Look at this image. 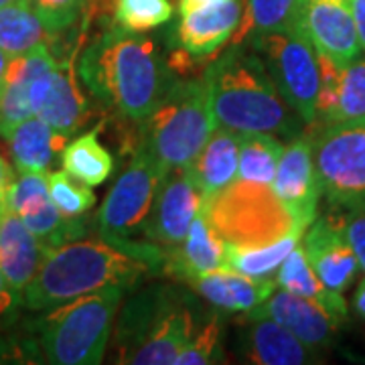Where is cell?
<instances>
[{
    "instance_id": "6da1fadb",
    "label": "cell",
    "mask_w": 365,
    "mask_h": 365,
    "mask_svg": "<svg viewBox=\"0 0 365 365\" xmlns=\"http://www.w3.org/2000/svg\"><path fill=\"white\" fill-rule=\"evenodd\" d=\"M165 248L132 240H73L49 248L23 290L29 311L45 313L69 300L110 287L130 290L148 274L163 272Z\"/></svg>"
},
{
    "instance_id": "7a4b0ae2",
    "label": "cell",
    "mask_w": 365,
    "mask_h": 365,
    "mask_svg": "<svg viewBox=\"0 0 365 365\" xmlns=\"http://www.w3.org/2000/svg\"><path fill=\"white\" fill-rule=\"evenodd\" d=\"M76 71L100 104L132 122L148 116L175 81L157 41L120 26L91 41Z\"/></svg>"
},
{
    "instance_id": "3957f363",
    "label": "cell",
    "mask_w": 365,
    "mask_h": 365,
    "mask_svg": "<svg viewBox=\"0 0 365 365\" xmlns=\"http://www.w3.org/2000/svg\"><path fill=\"white\" fill-rule=\"evenodd\" d=\"M217 126L237 134L268 132L297 136L302 118L276 90L260 55L250 45L234 43L205 69Z\"/></svg>"
},
{
    "instance_id": "277c9868",
    "label": "cell",
    "mask_w": 365,
    "mask_h": 365,
    "mask_svg": "<svg viewBox=\"0 0 365 365\" xmlns=\"http://www.w3.org/2000/svg\"><path fill=\"white\" fill-rule=\"evenodd\" d=\"M124 292L110 287L45 311L31 325L35 337L25 341L21 355L55 365L102 364Z\"/></svg>"
},
{
    "instance_id": "5b68a950",
    "label": "cell",
    "mask_w": 365,
    "mask_h": 365,
    "mask_svg": "<svg viewBox=\"0 0 365 365\" xmlns=\"http://www.w3.org/2000/svg\"><path fill=\"white\" fill-rule=\"evenodd\" d=\"M140 124V148L167 170L189 167L217 126L207 73L203 71L195 79H175Z\"/></svg>"
},
{
    "instance_id": "8992f818",
    "label": "cell",
    "mask_w": 365,
    "mask_h": 365,
    "mask_svg": "<svg viewBox=\"0 0 365 365\" xmlns=\"http://www.w3.org/2000/svg\"><path fill=\"white\" fill-rule=\"evenodd\" d=\"M203 215L232 248H258L304 232L297 225L272 185L240 181L211 197H203Z\"/></svg>"
},
{
    "instance_id": "52a82bcc",
    "label": "cell",
    "mask_w": 365,
    "mask_h": 365,
    "mask_svg": "<svg viewBox=\"0 0 365 365\" xmlns=\"http://www.w3.org/2000/svg\"><path fill=\"white\" fill-rule=\"evenodd\" d=\"M260 55L276 90L304 124L317 122V96L321 88L319 53L299 26L248 37Z\"/></svg>"
},
{
    "instance_id": "ba28073f",
    "label": "cell",
    "mask_w": 365,
    "mask_h": 365,
    "mask_svg": "<svg viewBox=\"0 0 365 365\" xmlns=\"http://www.w3.org/2000/svg\"><path fill=\"white\" fill-rule=\"evenodd\" d=\"M321 193L341 209H365V118L327 124L313 140Z\"/></svg>"
},
{
    "instance_id": "9c48e42d",
    "label": "cell",
    "mask_w": 365,
    "mask_h": 365,
    "mask_svg": "<svg viewBox=\"0 0 365 365\" xmlns=\"http://www.w3.org/2000/svg\"><path fill=\"white\" fill-rule=\"evenodd\" d=\"M169 170L138 146L98 211V232L106 240H130L143 232L158 189Z\"/></svg>"
},
{
    "instance_id": "30bf717a",
    "label": "cell",
    "mask_w": 365,
    "mask_h": 365,
    "mask_svg": "<svg viewBox=\"0 0 365 365\" xmlns=\"http://www.w3.org/2000/svg\"><path fill=\"white\" fill-rule=\"evenodd\" d=\"M9 209L47 248H57L86 234L83 217L69 220L53 205L47 189V173H19L11 187Z\"/></svg>"
},
{
    "instance_id": "8fae6325",
    "label": "cell",
    "mask_w": 365,
    "mask_h": 365,
    "mask_svg": "<svg viewBox=\"0 0 365 365\" xmlns=\"http://www.w3.org/2000/svg\"><path fill=\"white\" fill-rule=\"evenodd\" d=\"M201 207L203 193L193 181L189 167L170 169L163 179L143 234L160 248H175L185 240Z\"/></svg>"
},
{
    "instance_id": "7c38bea8",
    "label": "cell",
    "mask_w": 365,
    "mask_h": 365,
    "mask_svg": "<svg viewBox=\"0 0 365 365\" xmlns=\"http://www.w3.org/2000/svg\"><path fill=\"white\" fill-rule=\"evenodd\" d=\"M297 26L319 55L341 67L361 55L351 0H300Z\"/></svg>"
},
{
    "instance_id": "4fadbf2b",
    "label": "cell",
    "mask_w": 365,
    "mask_h": 365,
    "mask_svg": "<svg viewBox=\"0 0 365 365\" xmlns=\"http://www.w3.org/2000/svg\"><path fill=\"white\" fill-rule=\"evenodd\" d=\"M272 191L287 205L299 227L307 230L314 222L321 185L314 169L313 138L297 134L287 146H282Z\"/></svg>"
},
{
    "instance_id": "5bb4252c",
    "label": "cell",
    "mask_w": 365,
    "mask_h": 365,
    "mask_svg": "<svg viewBox=\"0 0 365 365\" xmlns=\"http://www.w3.org/2000/svg\"><path fill=\"white\" fill-rule=\"evenodd\" d=\"M29 100L33 114L66 138L73 136L88 116V104L79 90L78 71L71 59L33 79Z\"/></svg>"
},
{
    "instance_id": "9a60e30c",
    "label": "cell",
    "mask_w": 365,
    "mask_h": 365,
    "mask_svg": "<svg viewBox=\"0 0 365 365\" xmlns=\"http://www.w3.org/2000/svg\"><path fill=\"white\" fill-rule=\"evenodd\" d=\"M262 317L274 319L276 323L287 327L294 337H299L307 347L314 351L325 349L333 343L343 321V317L327 309L325 304L307 297L292 294L282 288L274 290L262 304L246 313V319H262Z\"/></svg>"
},
{
    "instance_id": "2e32d148",
    "label": "cell",
    "mask_w": 365,
    "mask_h": 365,
    "mask_svg": "<svg viewBox=\"0 0 365 365\" xmlns=\"http://www.w3.org/2000/svg\"><path fill=\"white\" fill-rule=\"evenodd\" d=\"M302 250L313 266L314 274L331 292L343 294L351 287L359 264L343 234V215H323L302 234Z\"/></svg>"
},
{
    "instance_id": "e0dca14e",
    "label": "cell",
    "mask_w": 365,
    "mask_h": 365,
    "mask_svg": "<svg viewBox=\"0 0 365 365\" xmlns=\"http://www.w3.org/2000/svg\"><path fill=\"white\" fill-rule=\"evenodd\" d=\"M185 297L179 294L175 288L148 287L138 290L132 297L118 319L116 325V355L118 364H124V359L130 355L143 341H146L163 321L170 314V311L182 302Z\"/></svg>"
},
{
    "instance_id": "ac0fdd59",
    "label": "cell",
    "mask_w": 365,
    "mask_h": 365,
    "mask_svg": "<svg viewBox=\"0 0 365 365\" xmlns=\"http://www.w3.org/2000/svg\"><path fill=\"white\" fill-rule=\"evenodd\" d=\"M244 19V0H223L191 13L181 14L177 43L193 57H207L232 39Z\"/></svg>"
},
{
    "instance_id": "d6986e66",
    "label": "cell",
    "mask_w": 365,
    "mask_h": 365,
    "mask_svg": "<svg viewBox=\"0 0 365 365\" xmlns=\"http://www.w3.org/2000/svg\"><path fill=\"white\" fill-rule=\"evenodd\" d=\"M237 337V353L244 361L256 365H304L319 361L311 347L294 337L287 327L274 319H246Z\"/></svg>"
},
{
    "instance_id": "ffe728a7",
    "label": "cell",
    "mask_w": 365,
    "mask_h": 365,
    "mask_svg": "<svg viewBox=\"0 0 365 365\" xmlns=\"http://www.w3.org/2000/svg\"><path fill=\"white\" fill-rule=\"evenodd\" d=\"M225 254L227 244L213 230L203 211H199L181 244L165 248L163 274L189 284L201 274L225 268Z\"/></svg>"
},
{
    "instance_id": "44dd1931",
    "label": "cell",
    "mask_w": 365,
    "mask_h": 365,
    "mask_svg": "<svg viewBox=\"0 0 365 365\" xmlns=\"http://www.w3.org/2000/svg\"><path fill=\"white\" fill-rule=\"evenodd\" d=\"M55 66H57V57L49 49V43H43L26 55L11 59L6 83L0 96V138L2 140H6L11 132L23 120L35 116L31 108V100H29V88L33 79H37Z\"/></svg>"
},
{
    "instance_id": "7402d4cb",
    "label": "cell",
    "mask_w": 365,
    "mask_h": 365,
    "mask_svg": "<svg viewBox=\"0 0 365 365\" xmlns=\"http://www.w3.org/2000/svg\"><path fill=\"white\" fill-rule=\"evenodd\" d=\"M201 299L223 313H248L278 288L276 278H252L232 268L201 274L189 282Z\"/></svg>"
},
{
    "instance_id": "603a6c76",
    "label": "cell",
    "mask_w": 365,
    "mask_h": 365,
    "mask_svg": "<svg viewBox=\"0 0 365 365\" xmlns=\"http://www.w3.org/2000/svg\"><path fill=\"white\" fill-rule=\"evenodd\" d=\"M47 250L11 209L0 217V272L21 297L35 278Z\"/></svg>"
},
{
    "instance_id": "cb8c5ba5",
    "label": "cell",
    "mask_w": 365,
    "mask_h": 365,
    "mask_svg": "<svg viewBox=\"0 0 365 365\" xmlns=\"http://www.w3.org/2000/svg\"><path fill=\"white\" fill-rule=\"evenodd\" d=\"M240 163V134L215 126L201 153L189 165V173L203 197L223 191L237 179Z\"/></svg>"
},
{
    "instance_id": "d4e9b609",
    "label": "cell",
    "mask_w": 365,
    "mask_h": 365,
    "mask_svg": "<svg viewBox=\"0 0 365 365\" xmlns=\"http://www.w3.org/2000/svg\"><path fill=\"white\" fill-rule=\"evenodd\" d=\"M197 331L195 314L187 307V299L179 302L170 314L163 321L157 331L143 341L134 351L124 359V364L134 365H167L175 364L177 355L185 349Z\"/></svg>"
},
{
    "instance_id": "484cf974",
    "label": "cell",
    "mask_w": 365,
    "mask_h": 365,
    "mask_svg": "<svg viewBox=\"0 0 365 365\" xmlns=\"http://www.w3.org/2000/svg\"><path fill=\"white\" fill-rule=\"evenodd\" d=\"M6 143L19 173H47L55 155L63 150L67 138L53 130L39 116H31L11 132Z\"/></svg>"
},
{
    "instance_id": "4316f807",
    "label": "cell",
    "mask_w": 365,
    "mask_h": 365,
    "mask_svg": "<svg viewBox=\"0 0 365 365\" xmlns=\"http://www.w3.org/2000/svg\"><path fill=\"white\" fill-rule=\"evenodd\" d=\"M49 41L51 33L31 0H16L0 9V49L11 59L26 55Z\"/></svg>"
},
{
    "instance_id": "83f0119b",
    "label": "cell",
    "mask_w": 365,
    "mask_h": 365,
    "mask_svg": "<svg viewBox=\"0 0 365 365\" xmlns=\"http://www.w3.org/2000/svg\"><path fill=\"white\" fill-rule=\"evenodd\" d=\"M276 284L282 290H288L292 294L313 299L321 304H325L327 309H331L333 313L339 317H347V302L343 299V294L331 292L329 288L319 280V276L314 274L311 262L307 258L302 246H294L290 250L284 262L280 264V268L276 270Z\"/></svg>"
},
{
    "instance_id": "f1b7e54d",
    "label": "cell",
    "mask_w": 365,
    "mask_h": 365,
    "mask_svg": "<svg viewBox=\"0 0 365 365\" xmlns=\"http://www.w3.org/2000/svg\"><path fill=\"white\" fill-rule=\"evenodd\" d=\"M61 163L66 173L90 187L102 185L114 170V158L100 140V126L67 143Z\"/></svg>"
},
{
    "instance_id": "f546056e",
    "label": "cell",
    "mask_w": 365,
    "mask_h": 365,
    "mask_svg": "<svg viewBox=\"0 0 365 365\" xmlns=\"http://www.w3.org/2000/svg\"><path fill=\"white\" fill-rule=\"evenodd\" d=\"M282 143L268 132H242L240 134V181L272 185Z\"/></svg>"
},
{
    "instance_id": "4dcf8cb0",
    "label": "cell",
    "mask_w": 365,
    "mask_h": 365,
    "mask_svg": "<svg viewBox=\"0 0 365 365\" xmlns=\"http://www.w3.org/2000/svg\"><path fill=\"white\" fill-rule=\"evenodd\" d=\"M304 232H292L280 240H276L268 246L258 248H232L227 246L225 254V268H232L235 272L246 274L252 278H274L276 270L284 262L290 250L300 244V237Z\"/></svg>"
},
{
    "instance_id": "1f68e13d",
    "label": "cell",
    "mask_w": 365,
    "mask_h": 365,
    "mask_svg": "<svg viewBox=\"0 0 365 365\" xmlns=\"http://www.w3.org/2000/svg\"><path fill=\"white\" fill-rule=\"evenodd\" d=\"M299 4L300 0H248V11L235 31L234 43H244L254 35L294 29Z\"/></svg>"
},
{
    "instance_id": "d6a6232c",
    "label": "cell",
    "mask_w": 365,
    "mask_h": 365,
    "mask_svg": "<svg viewBox=\"0 0 365 365\" xmlns=\"http://www.w3.org/2000/svg\"><path fill=\"white\" fill-rule=\"evenodd\" d=\"M47 189L53 205L69 220H81L96 205V195L90 185L78 181L66 170L47 173Z\"/></svg>"
},
{
    "instance_id": "836d02e7",
    "label": "cell",
    "mask_w": 365,
    "mask_h": 365,
    "mask_svg": "<svg viewBox=\"0 0 365 365\" xmlns=\"http://www.w3.org/2000/svg\"><path fill=\"white\" fill-rule=\"evenodd\" d=\"M170 16H173L170 0H116L114 2L116 26L130 33L153 31L169 23Z\"/></svg>"
},
{
    "instance_id": "e575fe53",
    "label": "cell",
    "mask_w": 365,
    "mask_h": 365,
    "mask_svg": "<svg viewBox=\"0 0 365 365\" xmlns=\"http://www.w3.org/2000/svg\"><path fill=\"white\" fill-rule=\"evenodd\" d=\"M359 118H365V55L341 69L337 106L329 124Z\"/></svg>"
},
{
    "instance_id": "d590c367",
    "label": "cell",
    "mask_w": 365,
    "mask_h": 365,
    "mask_svg": "<svg viewBox=\"0 0 365 365\" xmlns=\"http://www.w3.org/2000/svg\"><path fill=\"white\" fill-rule=\"evenodd\" d=\"M223 325L222 317L213 314L205 325L193 333L191 341L185 345L175 365H209L223 361Z\"/></svg>"
},
{
    "instance_id": "8d00e7d4",
    "label": "cell",
    "mask_w": 365,
    "mask_h": 365,
    "mask_svg": "<svg viewBox=\"0 0 365 365\" xmlns=\"http://www.w3.org/2000/svg\"><path fill=\"white\" fill-rule=\"evenodd\" d=\"M51 37L67 31L78 21L86 0H31Z\"/></svg>"
},
{
    "instance_id": "74e56055",
    "label": "cell",
    "mask_w": 365,
    "mask_h": 365,
    "mask_svg": "<svg viewBox=\"0 0 365 365\" xmlns=\"http://www.w3.org/2000/svg\"><path fill=\"white\" fill-rule=\"evenodd\" d=\"M343 234L357 258L359 270L365 274V209H351L343 215Z\"/></svg>"
},
{
    "instance_id": "f35d334b",
    "label": "cell",
    "mask_w": 365,
    "mask_h": 365,
    "mask_svg": "<svg viewBox=\"0 0 365 365\" xmlns=\"http://www.w3.org/2000/svg\"><path fill=\"white\" fill-rule=\"evenodd\" d=\"M19 304H23V297L9 287V282L0 272V325H4L13 317Z\"/></svg>"
},
{
    "instance_id": "ab89813d",
    "label": "cell",
    "mask_w": 365,
    "mask_h": 365,
    "mask_svg": "<svg viewBox=\"0 0 365 365\" xmlns=\"http://www.w3.org/2000/svg\"><path fill=\"white\" fill-rule=\"evenodd\" d=\"M13 181V170L9 167V163L0 157V217L9 211V195H11Z\"/></svg>"
},
{
    "instance_id": "60d3db41",
    "label": "cell",
    "mask_w": 365,
    "mask_h": 365,
    "mask_svg": "<svg viewBox=\"0 0 365 365\" xmlns=\"http://www.w3.org/2000/svg\"><path fill=\"white\" fill-rule=\"evenodd\" d=\"M353 19H355V29H357V39L359 47L365 55V0H351Z\"/></svg>"
},
{
    "instance_id": "b9f144b4",
    "label": "cell",
    "mask_w": 365,
    "mask_h": 365,
    "mask_svg": "<svg viewBox=\"0 0 365 365\" xmlns=\"http://www.w3.org/2000/svg\"><path fill=\"white\" fill-rule=\"evenodd\" d=\"M353 311L359 314L361 319H365V276L361 278V282L357 284V290L353 294Z\"/></svg>"
},
{
    "instance_id": "7bdbcfd3",
    "label": "cell",
    "mask_w": 365,
    "mask_h": 365,
    "mask_svg": "<svg viewBox=\"0 0 365 365\" xmlns=\"http://www.w3.org/2000/svg\"><path fill=\"white\" fill-rule=\"evenodd\" d=\"M217 2H223V0H179V13L187 14L209 4H217Z\"/></svg>"
},
{
    "instance_id": "ee69618b",
    "label": "cell",
    "mask_w": 365,
    "mask_h": 365,
    "mask_svg": "<svg viewBox=\"0 0 365 365\" xmlns=\"http://www.w3.org/2000/svg\"><path fill=\"white\" fill-rule=\"evenodd\" d=\"M9 63H11V57L0 49V96H2V90H4V83H6Z\"/></svg>"
},
{
    "instance_id": "f6af8a7d",
    "label": "cell",
    "mask_w": 365,
    "mask_h": 365,
    "mask_svg": "<svg viewBox=\"0 0 365 365\" xmlns=\"http://www.w3.org/2000/svg\"><path fill=\"white\" fill-rule=\"evenodd\" d=\"M13 2H16V0H0V9L6 6V4H13Z\"/></svg>"
}]
</instances>
